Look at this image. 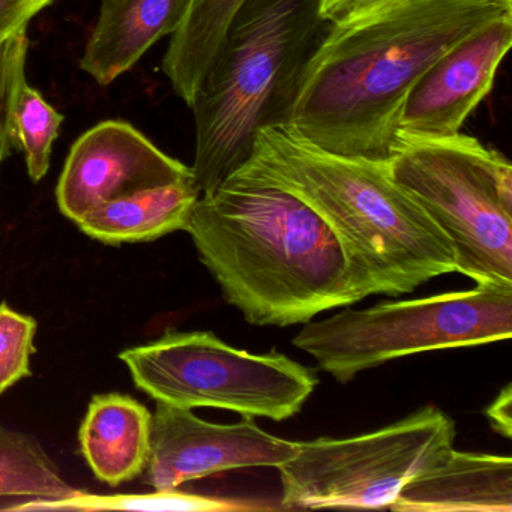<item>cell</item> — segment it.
Returning <instances> with one entry per match:
<instances>
[{"mask_svg":"<svg viewBox=\"0 0 512 512\" xmlns=\"http://www.w3.org/2000/svg\"><path fill=\"white\" fill-rule=\"evenodd\" d=\"M488 421L497 433L511 439L512 436V385L508 383L496 400L485 409Z\"/></svg>","mask_w":512,"mask_h":512,"instance_id":"obj_23","label":"cell"},{"mask_svg":"<svg viewBox=\"0 0 512 512\" xmlns=\"http://www.w3.org/2000/svg\"><path fill=\"white\" fill-rule=\"evenodd\" d=\"M188 179H194L191 167L164 154L133 125L106 121L74 143L56 199L62 214L77 224L110 200Z\"/></svg>","mask_w":512,"mask_h":512,"instance_id":"obj_10","label":"cell"},{"mask_svg":"<svg viewBox=\"0 0 512 512\" xmlns=\"http://www.w3.org/2000/svg\"><path fill=\"white\" fill-rule=\"evenodd\" d=\"M326 26L319 0H247L238 11L190 106L200 194L217 190L247 161L260 130L287 124Z\"/></svg>","mask_w":512,"mask_h":512,"instance_id":"obj_4","label":"cell"},{"mask_svg":"<svg viewBox=\"0 0 512 512\" xmlns=\"http://www.w3.org/2000/svg\"><path fill=\"white\" fill-rule=\"evenodd\" d=\"M295 452L296 442L266 433L253 418L212 424L193 410L157 403L146 482L155 490H175L226 470L280 467Z\"/></svg>","mask_w":512,"mask_h":512,"instance_id":"obj_9","label":"cell"},{"mask_svg":"<svg viewBox=\"0 0 512 512\" xmlns=\"http://www.w3.org/2000/svg\"><path fill=\"white\" fill-rule=\"evenodd\" d=\"M190 0H101L80 67L100 86L130 71L155 43L184 22Z\"/></svg>","mask_w":512,"mask_h":512,"instance_id":"obj_13","label":"cell"},{"mask_svg":"<svg viewBox=\"0 0 512 512\" xmlns=\"http://www.w3.org/2000/svg\"><path fill=\"white\" fill-rule=\"evenodd\" d=\"M247 509H257V506L220 497L184 493L175 488L146 494H91L76 490L64 499L29 500L8 506L5 511L220 512Z\"/></svg>","mask_w":512,"mask_h":512,"instance_id":"obj_18","label":"cell"},{"mask_svg":"<svg viewBox=\"0 0 512 512\" xmlns=\"http://www.w3.org/2000/svg\"><path fill=\"white\" fill-rule=\"evenodd\" d=\"M235 173L286 188L322 215L368 296L412 293L455 272L451 242L392 181L388 164L338 157L266 127Z\"/></svg>","mask_w":512,"mask_h":512,"instance_id":"obj_3","label":"cell"},{"mask_svg":"<svg viewBox=\"0 0 512 512\" xmlns=\"http://www.w3.org/2000/svg\"><path fill=\"white\" fill-rule=\"evenodd\" d=\"M512 335V286L476 284L466 292L344 308L305 323L293 346L340 383L394 359L430 350L484 346Z\"/></svg>","mask_w":512,"mask_h":512,"instance_id":"obj_6","label":"cell"},{"mask_svg":"<svg viewBox=\"0 0 512 512\" xmlns=\"http://www.w3.org/2000/svg\"><path fill=\"white\" fill-rule=\"evenodd\" d=\"M388 169L451 242L455 272L512 286V167L502 154L460 133L403 143Z\"/></svg>","mask_w":512,"mask_h":512,"instance_id":"obj_5","label":"cell"},{"mask_svg":"<svg viewBox=\"0 0 512 512\" xmlns=\"http://www.w3.org/2000/svg\"><path fill=\"white\" fill-rule=\"evenodd\" d=\"M512 46V17L473 32L416 80L398 121V142L457 136L490 94L497 68Z\"/></svg>","mask_w":512,"mask_h":512,"instance_id":"obj_11","label":"cell"},{"mask_svg":"<svg viewBox=\"0 0 512 512\" xmlns=\"http://www.w3.org/2000/svg\"><path fill=\"white\" fill-rule=\"evenodd\" d=\"M119 359L134 385L157 403L277 422L301 412L319 383L311 368L283 353L245 352L205 331H167L152 343L124 350Z\"/></svg>","mask_w":512,"mask_h":512,"instance_id":"obj_7","label":"cell"},{"mask_svg":"<svg viewBox=\"0 0 512 512\" xmlns=\"http://www.w3.org/2000/svg\"><path fill=\"white\" fill-rule=\"evenodd\" d=\"M200 191L194 179L158 185L110 200L77 226L104 244L149 242L184 230Z\"/></svg>","mask_w":512,"mask_h":512,"instance_id":"obj_15","label":"cell"},{"mask_svg":"<svg viewBox=\"0 0 512 512\" xmlns=\"http://www.w3.org/2000/svg\"><path fill=\"white\" fill-rule=\"evenodd\" d=\"M55 0H0V46L20 32L28 31L29 22Z\"/></svg>","mask_w":512,"mask_h":512,"instance_id":"obj_22","label":"cell"},{"mask_svg":"<svg viewBox=\"0 0 512 512\" xmlns=\"http://www.w3.org/2000/svg\"><path fill=\"white\" fill-rule=\"evenodd\" d=\"M37 329L34 317L17 313L5 302L0 304V395L31 376Z\"/></svg>","mask_w":512,"mask_h":512,"instance_id":"obj_20","label":"cell"},{"mask_svg":"<svg viewBox=\"0 0 512 512\" xmlns=\"http://www.w3.org/2000/svg\"><path fill=\"white\" fill-rule=\"evenodd\" d=\"M247 0H190L184 22L172 35L163 71L188 107L238 11Z\"/></svg>","mask_w":512,"mask_h":512,"instance_id":"obj_16","label":"cell"},{"mask_svg":"<svg viewBox=\"0 0 512 512\" xmlns=\"http://www.w3.org/2000/svg\"><path fill=\"white\" fill-rule=\"evenodd\" d=\"M28 31L0 46V166L13 148V113L20 88L26 83Z\"/></svg>","mask_w":512,"mask_h":512,"instance_id":"obj_21","label":"cell"},{"mask_svg":"<svg viewBox=\"0 0 512 512\" xmlns=\"http://www.w3.org/2000/svg\"><path fill=\"white\" fill-rule=\"evenodd\" d=\"M76 490L35 437L0 427V499H64Z\"/></svg>","mask_w":512,"mask_h":512,"instance_id":"obj_17","label":"cell"},{"mask_svg":"<svg viewBox=\"0 0 512 512\" xmlns=\"http://www.w3.org/2000/svg\"><path fill=\"white\" fill-rule=\"evenodd\" d=\"M455 422L425 406L373 433L296 442L277 467L284 508H389L401 488L454 446Z\"/></svg>","mask_w":512,"mask_h":512,"instance_id":"obj_8","label":"cell"},{"mask_svg":"<svg viewBox=\"0 0 512 512\" xmlns=\"http://www.w3.org/2000/svg\"><path fill=\"white\" fill-rule=\"evenodd\" d=\"M512 17V0H374L328 23L284 128L338 157L389 164L416 80L449 49Z\"/></svg>","mask_w":512,"mask_h":512,"instance_id":"obj_1","label":"cell"},{"mask_svg":"<svg viewBox=\"0 0 512 512\" xmlns=\"http://www.w3.org/2000/svg\"><path fill=\"white\" fill-rule=\"evenodd\" d=\"M389 509L400 512H511L512 460L455 451L454 446L413 476Z\"/></svg>","mask_w":512,"mask_h":512,"instance_id":"obj_12","label":"cell"},{"mask_svg":"<svg viewBox=\"0 0 512 512\" xmlns=\"http://www.w3.org/2000/svg\"><path fill=\"white\" fill-rule=\"evenodd\" d=\"M374 0H319V14L325 23H334Z\"/></svg>","mask_w":512,"mask_h":512,"instance_id":"obj_24","label":"cell"},{"mask_svg":"<svg viewBox=\"0 0 512 512\" xmlns=\"http://www.w3.org/2000/svg\"><path fill=\"white\" fill-rule=\"evenodd\" d=\"M184 230L251 325H299L368 296L337 233L278 185L233 173L200 194Z\"/></svg>","mask_w":512,"mask_h":512,"instance_id":"obj_2","label":"cell"},{"mask_svg":"<svg viewBox=\"0 0 512 512\" xmlns=\"http://www.w3.org/2000/svg\"><path fill=\"white\" fill-rule=\"evenodd\" d=\"M152 413L130 395H95L80 425L83 457L94 475L118 487L139 478L151 457Z\"/></svg>","mask_w":512,"mask_h":512,"instance_id":"obj_14","label":"cell"},{"mask_svg":"<svg viewBox=\"0 0 512 512\" xmlns=\"http://www.w3.org/2000/svg\"><path fill=\"white\" fill-rule=\"evenodd\" d=\"M64 116L59 115L40 92L28 85L20 88L13 113V143L25 154L32 181L49 172L53 143L58 139Z\"/></svg>","mask_w":512,"mask_h":512,"instance_id":"obj_19","label":"cell"}]
</instances>
